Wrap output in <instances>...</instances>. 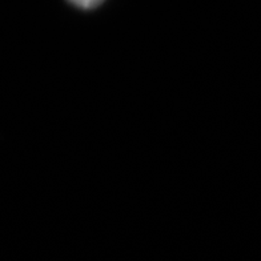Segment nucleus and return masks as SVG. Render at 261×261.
Wrapping results in <instances>:
<instances>
[{
	"mask_svg": "<svg viewBox=\"0 0 261 261\" xmlns=\"http://www.w3.org/2000/svg\"><path fill=\"white\" fill-rule=\"evenodd\" d=\"M68 2L80 10H93L104 3V0H68Z\"/></svg>",
	"mask_w": 261,
	"mask_h": 261,
	"instance_id": "f257e3e1",
	"label": "nucleus"
}]
</instances>
